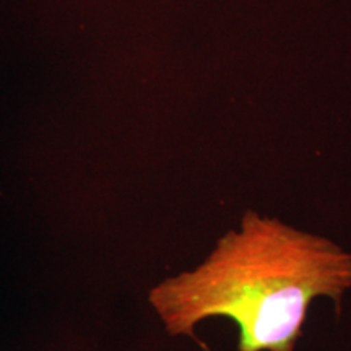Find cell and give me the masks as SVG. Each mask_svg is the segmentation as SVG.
Instances as JSON below:
<instances>
[{"label": "cell", "mask_w": 351, "mask_h": 351, "mask_svg": "<svg viewBox=\"0 0 351 351\" xmlns=\"http://www.w3.org/2000/svg\"><path fill=\"white\" fill-rule=\"evenodd\" d=\"M351 256L326 238L247 212L195 270L161 282L150 302L169 335H194L208 317L239 328V351H295L311 302L339 304Z\"/></svg>", "instance_id": "1"}]
</instances>
